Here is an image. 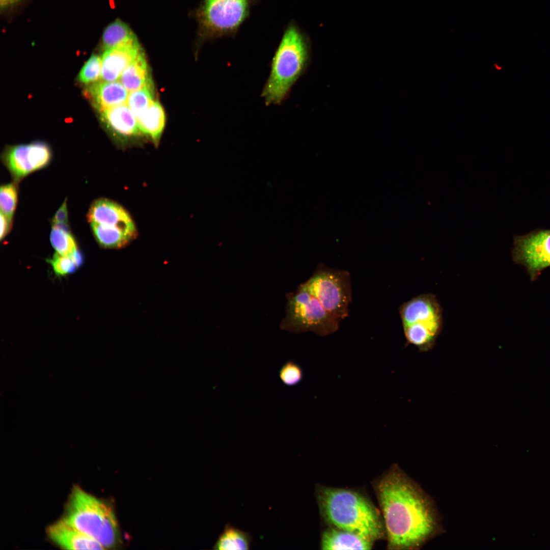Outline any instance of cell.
<instances>
[{
  "mask_svg": "<svg viewBox=\"0 0 550 550\" xmlns=\"http://www.w3.org/2000/svg\"><path fill=\"white\" fill-rule=\"evenodd\" d=\"M388 546L392 549H419L443 530L433 502L397 465L375 484Z\"/></svg>",
  "mask_w": 550,
  "mask_h": 550,
  "instance_id": "cell-1",
  "label": "cell"
},
{
  "mask_svg": "<svg viewBox=\"0 0 550 550\" xmlns=\"http://www.w3.org/2000/svg\"><path fill=\"white\" fill-rule=\"evenodd\" d=\"M317 494L321 513L330 527L373 541L384 536L383 522L373 505L362 494L350 489L320 486Z\"/></svg>",
  "mask_w": 550,
  "mask_h": 550,
  "instance_id": "cell-2",
  "label": "cell"
},
{
  "mask_svg": "<svg viewBox=\"0 0 550 550\" xmlns=\"http://www.w3.org/2000/svg\"><path fill=\"white\" fill-rule=\"evenodd\" d=\"M62 519L98 542L104 549L113 548L121 542L111 507L78 486L72 490Z\"/></svg>",
  "mask_w": 550,
  "mask_h": 550,
  "instance_id": "cell-3",
  "label": "cell"
},
{
  "mask_svg": "<svg viewBox=\"0 0 550 550\" xmlns=\"http://www.w3.org/2000/svg\"><path fill=\"white\" fill-rule=\"evenodd\" d=\"M307 58V48L301 34L294 26H289L273 58L262 92L266 104L282 103L302 72Z\"/></svg>",
  "mask_w": 550,
  "mask_h": 550,
  "instance_id": "cell-4",
  "label": "cell"
},
{
  "mask_svg": "<svg viewBox=\"0 0 550 550\" xmlns=\"http://www.w3.org/2000/svg\"><path fill=\"white\" fill-rule=\"evenodd\" d=\"M399 314L406 344L422 352L431 350L444 325L443 309L435 295L428 293L412 298L400 306Z\"/></svg>",
  "mask_w": 550,
  "mask_h": 550,
  "instance_id": "cell-5",
  "label": "cell"
},
{
  "mask_svg": "<svg viewBox=\"0 0 550 550\" xmlns=\"http://www.w3.org/2000/svg\"><path fill=\"white\" fill-rule=\"evenodd\" d=\"M87 218L95 238L103 248L122 249L136 236V229L129 214L112 200L101 198L94 201Z\"/></svg>",
  "mask_w": 550,
  "mask_h": 550,
  "instance_id": "cell-6",
  "label": "cell"
},
{
  "mask_svg": "<svg viewBox=\"0 0 550 550\" xmlns=\"http://www.w3.org/2000/svg\"><path fill=\"white\" fill-rule=\"evenodd\" d=\"M282 329L295 334L312 332L320 336L336 332L339 323L323 308L318 300L300 285L287 296Z\"/></svg>",
  "mask_w": 550,
  "mask_h": 550,
  "instance_id": "cell-7",
  "label": "cell"
},
{
  "mask_svg": "<svg viewBox=\"0 0 550 550\" xmlns=\"http://www.w3.org/2000/svg\"><path fill=\"white\" fill-rule=\"evenodd\" d=\"M350 279L349 273L346 270L319 265L313 275L301 285L340 322L348 315L351 298Z\"/></svg>",
  "mask_w": 550,
  "mask_h": 550,
  "instance_id": "cell-8",
  "label": "cell"
},
{
  "mask_svg": "<svg viewBox=\"0 0 550 550\" xmlns=\"http://www.w3.org/2000/svg\"><path fill=\"white\" fill-rule=\"evenodd\" d=\"M250 0H203L197 12L203 38L219 37L235 31L248 15Z\"/></svg>",
  "mask_w": 550,
  "mask_h": 550,
  "instance_id": "cell-9",
  "label": "cell"
},
{
  "mask_svg": "<svg viewBox=\"0 0 550 550\" xmlns=\"http://www.w3.org/2000/svg\"><path fill=\"white\" fill-rule=\"evenodd\" d=\"M513 262L525 267L531 281L550 266V229H538L514 237L511 251Z\"/></svg>",
  "mask_w": 550,
  "mask_h": 550,
  "instance_id": "cell-10",
  "label": "cell"
},
{
  "mask_svg": "<svg viewBox=\"0 0 550 550\" xmlns=\"http://www.w3.org/2000/svg\"><path fill=\"white\" fill-rule=\"evenodd\" d=\"M51 158L50 148L42 142L12 146L3 155L5 166L16 181L45 167Z\"/></svg>",
  "mask_w": 550,
  "mask_h": 550,
  "instance_id": "cell-11",
  "label": "cell"
},
{
  "mask_svg": "<svg viewBox=\"0 0 550 550\" xmlns=\"http://www.w3.org/2000/svg\"><path fill=\"white\" fill-rule=\"evenodd\" d=\"M142 50L136 38L105 50L101 57V80L117 81L126 67Z\"/></svg>",
  "mask_w": 550,
  "mask_h": 550,
  "instance_id": "cell-12",
  "label": "cell"
},
{
  "mask_svg": "<svg viewBox=\"0 0 550 550\" xmlns=\"http://www.w3.org/2000/svg\"><path fill=\"white\" fill-rule=\"evenodd\" d=\"M85 94L100 112L127 103L129 92L119 81H100L90 84Z\"/></svg>",
  "mask_w": 550,
  "mask_h": 550,
  "instance_id": "cell-13",
  "label": "cell"
},
{
  "mask_svg": "<svg viewBox=\"0 0 550 550\" xmlns=\"http://www.w3.org/2000/svg\"><path fill=\"white\" fill-rule=\"evenodd\" d=\"M49 538L67 549H104L97 541L66 522L63 519L49 527Z\"/></svg>",
  "mask_w": 550,
  "mask_h": 550,
  "instance_id": "cell-14",
  "label": "cell"
},
{
  "mask_svg": "<svg viewBox=\"0 0 550 550\" xmlns=\"http://www.w3.org/2000/svg\"><path fill=\"white\" fill-rule=\"evenodd\" d=\"M102 121L117 138L123 139L140 133L136 117L127 103L119 105L100 113Z\"/></svg>",
  "mask_w": 550,
  "mask_h": 550,
  "instance_id": "cell-15",
  "label": "cell"
},
{
  "mask_svg": "<svg viewBox=\"0 0 550 550\" xmlns=\"http://www.w3.org/2000/svg\"><path fill=\"white\" fill-rule=\"evenodd\" d=\"M373 541L357 534L330 527L321 535L322 549H370Z\"/></svg>",
  "mask_w": 550,
  "mask_h": 550,
  "instance_id": "cell-16",
  "label": "cell"
},
{
  "mask_svg": "<svg viewBox=\"0 0 550 550\" xmlns=\"http://www.w3.org/2000/svg\"><path fill=\"white\" fill-rule=\"evenodd\" d=\"M119 81L129 93L152 84L143 50L124 70Z\"/></svg>",
  "mask_w": 550,
  "mask_h": 550,
  "instance_id": "cell-17",
  "label": "cell"
},
{
  "mask_svg": "<svg viewBox=\"0 0 550 550\" xmlns=\"http://www.w3.org/2000/svg\"><path fill=\"white\" fill-rule=\"evenodd\" d=\"M140 132L149 136L157 143L162 134L165 122L166 116L161 105L155 101L141 116L137 118Z\"/></svg>",
  "mask_w": 550,
  "mask_h": 550,
  "instance_id": "cell-18",
  "label": "cell"
},
{
  "mask_svg": "<svg viewBox=\"0 0 550 550\" xmlns=\"http://www.w3.org/2000/svg\"><path fill=\"white\" fill-rule=\"evenodd\" d=\"M252 540V536L249 533L227 524L216 541L214 548L219 550L248 549Z\"/></svg>",
  "mask_w": 550,
  "mask_h": 550,
  "instance_id": "cell-19",
  "label": "cell"
},
{
  "mask_svg": "<svg viewBox=\"0 0 550 550\" xmlns=\"http://www.w3.org/2000/svg\"><path fill=\"white\" fill-rule=\"evenodd\" d=\"M136 38L129 26L117 19L108 24L104 30L102 44L106 50L125 43Z\"/></svg>",
  "mask_w": 550,
  "mask_h": 550,
  "instance_id": "cell-20",
  "label": "cell"
},
{
  "mask_svg": "<svg viewBox=\"0 0 550 550\" xmlns=\"http://www.w3.org/2000/svg\"><path fill=\"white\" fill-rule=\"evenodd\" d=\"M153 84L129 93L127 104L137 118L141 116L155 101Z\"/></svg>",
  "mask_w": 550,
  "mask_h": 550,
  "instance_id": "cell-21",
  "label": "cell"
},
{
  "mask_svg": "<svg viewBox=\"0 0 550 550\" xmlns=\"http://www.w3.org/2000/svg\"><path fill=\"white\" fill-rule=\"evenodd\" d=\"M50 242L56 253L70 256L77 248L76 242L70 232L53 226L50 234Z\"/></svg>",
  "mask_w": 550,
  "mask_h": 550,
  "instance_id": "cell-22",
  "label": "cell"
},
{
  "mask_svg": "<svg viewBox=\"0 0 550 550\" xmlns=\"http://www.w3.org/2000/svg\"><path fill=\"white\" fill-rule=\"evenodd\" d=\"M17 201L16 186L8 183L1 186L0 190L1 212L12 219Z\"/></svg>",
  "mask_w": 550,
  "mask_h": 550,
  "instance_id": "cell-23",
  "label": "cell"
},
{
  "mask_svg": "<svg viewBox=\"0 0 550 550\" xmlns=\"http://www.w3.org/2000/svg\"><path fill=\"white\" fill-rule=\"evenodd\" d=\"M304 370L298 363L293 360L286 362L279 371V377L282 383L288 387L297 385L303 379Z\"/></svg>",
  "mask_w": 550,
  "mask_h": 550,
  "instance_id": "cell-24",
  "label": "cell"
},
{
  "mask_svg": "<svg viewBox=\"0 0 550 550\" xmlns=\"http://www.w3.org/2000/svg\"><path fill=\"white\" fill-rule=\"evenodd\" d=\"M101 58L93 54L83 66L78 75V79L83 84H91L101 77Z\"/></svg>",
  "mask_w": 550,
  "mask_h": 550,
  "instance_id": "cell-25",
  "label": "cell"
},
{
  "mask_svg": "<svg viewBox=\"0 0 550 550\" xmlns=\"http://www.w3.org/2000/svg\"><path fill=\"white\" fill-rule=\"evenodd\" d=\"M47 261L58 276H65L73 273L78 268L70 256L61 255L57 253Z\"/></svg>",
  "mask_w": 550,
  "mask_h": 550,
  "instance_id": "cell-26",
  "label": "cell"
},
{
  "mask_svg": "<svg viewBox=\"0 0 550 550\" xmlns=\"http://www.w3.org/2000/svg\"><path fill=\"white\" fill-rule=\"evenodd\" d=\"M68 216L67 203L66 200H65L55 213L52 219V224L60 223H67L68 221Z\"/></svg>",
  "mask_w": 550,
  "mask_h": 550,
  "instance_id": "cell-27",
  "label": "cell"
},
{
  "mask_svg": "<svg viewBox=\"0 0 550 550\" xmlns=\"http://www.w3.org/2000/svg\"><path fill=\"white\" fill-rule=\"evenodd\" d=\"M12 224V220L1 212V240L4 238L8 234Z\"/></svg>",
  "mask_w": 550,
  "mask_h": 550,
  "instance_id": "cell-28",
  "label": "cell"
},
{
  "mask_svg": "<svg viewBox=\"0 0 550 550\" xmlns=\"http://www.w3.org/2000/svg\"><path fill=\"white\" fill-rule=\"evenodd\" d=\"M24 0H0L1 11H5L10 8L16 6Z\"/></svg>",
  "mask_w": 550,
  "mask_h": 550,
  "instance_id": "cell-29",
  "label": "cell"
},
{
  "mask_svg": "<svg viewBox=\"0 0 550 550\" xmlns=\"http://www.w3.org/2000/svg\"><path fill=\"white\" fill-rule=\"evenodd\" d=\"M70 256L78 268L82 265L84 262V256L82 253L78 249H76Z\"/></svg>",
  "mask_w": 550,
  "mask_h": 550,
  "instance_id": "cell-30",
  "label": "cell"
}]
</instances>
